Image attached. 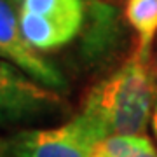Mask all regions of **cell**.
<instances>
[{"mask_svg":"<svg viewBox=\"0 0 157 157\" xmlns=\"http://www.w3.org/2000/svg\"><path fill=\"white\" fill-rule=\"evenodd\" d=\"M14 2H16V4H17V2H19V0H14Z\"/></svg>","mask_w":157,"mask_h":157,"instance_id":"8fae6325","label":"cell"},{"mask_svg":"<svg viewBox=\"0 0 157 157\" xmlns=\"http://www.w3.org/2000/svg\"><path fill=\"white\" fill-rule=\"evenodd\" d=\"M152 68H154V75H155V82H157V49H155V54H154V59H152Z\"/></svg>","mask_w":157,"mask_h":157,"instance_id":"30bf717a","label":"cell"},{"mask_svg":"<svg viewBox=\"0 0 157 157\" xmlns=\"http://www.w3.org/2000/svg\"><path fill=\"white\" fill-rule=\"evenodd\" d=\"M124 14L136 32V52L152 56L157 35V0H126Z\"/></svg>","mask_w":157,"mask_h":157,"instance_id":"8992f818","label":"cell"},{"mask_svg":"<svg viewBox=\"0 0 157 157\" xmlns=\"http://www.w3.org/2000/svg\"><path fill=\"white\" fill-rule=\"evenodd\" d=\"M16 6L14 0H0V59L14 63L45 87L58 93L67 91L68 82L63 72L26 40Z\"/></svg>","mask_w":157,"mask_h":157,"instance_id":"5b68a950","label":"cell"},{"mask_svg":"<svg viewBox=\"0 0 157 157\" xmlns=\"http://www.w3.org/2000/svg\"><path fill=\"white\" fill-rule=\"evenodd\" d=\"M150 124H152V131H154V136H155V140H157V93H155V100H154V110H152Z\"/></svg>","mask_w":157,"mask_h":157,"instance_id":"ba28073f","label":"cell"},{"mask_svg":"<svg viewBox=\"0 0 157 157\" xmlns=\"http://www.w3.org/2000/svg\"><path fill=\"white\" fill-rule=\"evenodd\" d=\"M67 110L58 91L37 82L14 63L0 59V126H30Z\"/></svg>","mask_w":157,"mask_h":157,"instance_id":"7a4b0ae2","label":"cell"},{"mask_svg":"<svg viewBox=\"0 0 157 157\" xmlns=\"http://www.w3.org/2000/svg\"><path fill=\"white\" fill-rule=\"evenodd\" d=\"M155 93L152 56H141L135 51L128 61L87 91L80 113L105 138L143 135L152 119Z\"/></svg>","mask_w":157,"mask_h":157,"instance_id":"6da1fadb","label":"cell"},{"mask_svg":"<svg viewBox=\"0 0 157 157\" xmlns=\"http://www.w3.org/2000/svg\"><path fill=\"white\" fill-rule=\"evenodd\" d=\"M19 23L26 40L39 52L68 45L82 30L84 0H19Z\"/></svg>","mask_w":157,"mask_h":157,"instance_id":"3957f363","label":"cell"},{"mask_svg":"<svg viewBox=\"0 0 157 157\" xmlns=\"http://www.w3.org/2000/svg\"><path fill=\"white\" fill-rule=\"evenodd\" d=\"M93 157H157V148L145 135H112L98 143Z\"/></svg>","mask_w":157,"mask_h":157,"instance_id":"52a82bcc","label":"cell"},{"mask_svg":"<svg viewBox=\"0 0 157 157\" xmlns=\"http://www.w3.org/2000/svg\"><path fill=\"white\" fill-rule=\"evenodd\" d=\"M0 157H11V155H9L7 140H2V138H0Z\"/></svg>","mask_w":157,"mask_h":157,"instance_id":"9c48e42d","label":"cell"},{"mask_svg":"<svg viewBox=\"0 0 157 157\" xmlns=\"http://www.w3.org/2000/svg\"><path fill=\"white\" fill-rule=\"evenodd\" d=\"M101 140L100 129L78 112L56 128L17 131L7 147L11 157H93Z\"/></svg>","mask_w":157,"mask_h":157,"instance_id":"277c9868","label":"cell"}]
</instances>
